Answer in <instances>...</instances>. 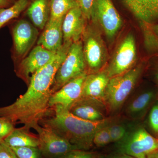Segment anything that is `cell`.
<instances>
[{"label": "cell", "mask_w": 158, "mask_h": 158, "mask_svg": "<svg viewBox=\"0 0 158 158\" xmlns=\"http://www.w3.org/2000/svg\"><path fill=\"white\" fill-rule=\"evenodd\" d=\"M87 65L83 52V43L78 40L72 43L64 61L58 69L51 88V94L77 77L88 73Z\"/></svg>", "instance_id": "4"}, {"label": "cell", "mask_w": 158, "mask_h": 158, "mask_svg": "<svg viewBox=\"0 0 158 158\" xmlns=\"http://www.w3.org/2000/svg\"><path fill=\"white\" fill-rule=\"evenodd\" d=\"M50 14L49 19H61L71 9L79 6L77 0H50Z\"/></svg>", "instance_id": "21"}, {"label": "cell", "mask_w": 158, "mask_h": 158, "mask_svg": "<svg viewBox=\"0 0 158 158\" xmlns=\"http://www.w3.org/2000/svg\"><path fill=\"white\" fill-rule=\"evenodd\" d=\"M85 19H86L79 6L68 11L62 22L63 43L80 40L86 28Z\"/></svg>", "instance_id": "14"}, {"label": "cell", "mask_w": 158, "mask_h": 158, "mask_svg": "<svg viewBox=\"0 0 158 158\" xmlns=\"http://www.w3.org/2000/svg\"><path fill=\"white\" fill-rule=\"evenodd\" d=\"M152 28L153 29L154 31L156 32V34L158 35V25L154 26Z\"/></svg>", "instance_id": "35"}, {"label": "cell", "mask_w": 158, "mask_h": 158, "mask_svg": "<svg viewBox=\"0 0 158 158\" xmlns=\"http://www.w3.org/2000/svg\"><path fill=\"white\" fill-rule=\"evenodd\" d=\"M50 0H34L29 6L27 14L34 26L43 30L48 21L50 14Z\"/></svg>", "instance_id": "19"}, {"label": "cell", "mask_w": 158, "mask_h": 158, "mask_svg": "<svg viewBox=\"0 0 158 158\" xmlns=\"http://www.w3.org/2000/svg\"><path fill=\"white\" fill-rule=\"evenodd\" d=\"M0 158H18L11 147L4 141L0 142Z\"/></svg>", "instance_id": "31"}, {"label": "cell", "mask_w": 158, "mask_h": 158, "mask_svg": "<svg viewBox=\"0 0 158 158\" xmlns=\"http://www.w3.org/2000/svg\"><path fill=\"white\" fill-rule=\"evenodd\" d=\"M83 36V52L89 73L100 71L108 58L107 51L101 35L98 30L89 26L85 28Z\"/></svg>", "instance_id": "6"}, {"label": "cell", "mask_w": 158, "mask_h": 158, "mask_svg": "<svg viewBox=\"0 0 158 158\" xmlns=\"http://www.w3.org/2000/svg\"><path fill=\"white\" fill-rule=\"evenodd\" d=\"M10 147H38L39 144L38 135L33 134L30 129L23 126L16 128L4 140Z\"/></svg>", "instance_id": "18"}, {"label": "cell", "mask_w": 158, "mask_h": 158, "mask_svg": "<svg viewBox=\"0 0 158 158\" xmlns=\"http://www.w3.org/2000/svg\"><path fill=\"white\" fill-rule=\"evenodd\" d=\"M11 148L18 158H40L41 155L38 147H11Z\"/></svg>", "instance_id": "26"}, {"label": "cell", "mask_w": 158, "mask_h": 158, "mask_svg": "<svg viewBox=\"0 0 158 158\" xmlns=\"http://www.w3.org/2000/svg\"><path fill=\"white\" fill-rule=\"evenodd\" d=\"M110 79L106 70L88 74L81 98L91 99L105 103V92Z\"/></svg>", "instance_id": "15"}, {"label": "cell", "mask_w": 158, "mask_h": 158, "mask_svg": "<svg viewBox=\"0 0 158 158\" xmlns=\"http://www.w3.org/2000/svg\"><path fill=\"white\" fill-rule=\"evenodd\" d=\"M38 30L25 20H20L12 27L14 54L16 57L25 55L34 45L38 37Z\"/></svg>", "instance_id": "12"}, {"label": "cell", "mask_w": 158, "mask_h": 158, "mask_svg": "<svg viewBox=\"0 0 158 158\" xmlns=\"http://www.w3.org/2000/svg\"><path fill=\"white\" fill-rule=\"evenodd\" d=\"M116 144V152L135 158H146L149 154L158 150V138L144 127L135 125L122 140Z\"/></svg>", "instance_id": "5"}, {"label": "cell", "mask_w": 158, "mask_h": 158, "mask_svg": "<svg viewBox=\"0 0 158 158\" xmlns=\"http://www.w3.org/2000/svg\"><path fill=\"white\" fill-rule=\"evenodd\" d=\"M72 114L88 121H101L107 118L104 103L91 99L80 98L69 110Z\"/></svg>", "instance_id": "13"}, {"label": "cell", "mask_w": 158, "mask_h": 158, "mask_svg": "<svg viewBox=\"0 0 158 158\" xmlns=\"http://www.w3.org/2000/svg\"><path fill=\"white\" fill-rule=\"evenodd\" d=\"M63 19H49L38 40V45L54 53H57L61 49L63 44L62 30Z\"/></svg>", "instance_id": "16"}, {"label": "cell", "mask_w": 158, "mask_h": 158, "mask_svg": "<svg viewBox=\"0 0 158 158\" xmlns=\"http://www.w3.org/2000/svg\"><path fill=\"white\" fill-rule=\"evenodd\" d=\"M77 1L86 19H91L95 0H77Z\"/></svg>", "instance_id": "30"}, {"label": "cell", "mask_w": 158, "mask_h": 158, "mask_svg": "<svg viewBox=\"0 0 158 158\" xmlns=\"http://www.w3.org/2000/svg\"><path fill=\"white\" fill-rule=\"evenodd\" d=\"M28 0H18L9 8H0V29L13 19L16 18L27 6Z\"/></svg>", "instance_id": "22"}, {"label": "cell", "mask_w": 158, "mask_h": 158, "mask_svg": "<svg viewBox=\"0 0 158 158\" xmlns=\"http://www.w3.org/2000/svg\"><path fill=\"white\" fill-rule=\"evenodd\" d=\"M15 128V125L12 122L0 116V142L4 141Z\"/></svg>", "instance_id": "27"}, {"label": "cell", "mask_w": 158, "mask_h": 158, "mask_svg": "<svg viewBox=\"0 0 158 158\" xmlns=\"http://www.w3.org/2000/svg\"><path fill=\"white\" fill-rule=\"evenodd\" d=\"M88 74H83L72 79L52 94L49 102V109L56 105H60L69 110L81 98L83 85Z\"/></svg>", "instance_id": "11"}, {"label": "cell", "mask_w": 158, "mask_h": 158, "mask_svg": "<svg viewBox=\"0 0 158 158\" xmlns=\"http://www.w3.org/2000/svg\"><path fill=\"white\" fill-rule=\"evenodd\" d=\"M146 158H158V150L149 154Z\"/></svg>", "instance_id": "34"}, {"label": "cell", "mask_w": 158, "mask_h": 158, "mask_svg": "<svg viewBox=\"0 0 158 158\" xmlns=\"http://www.w3.org/2000/svg\"><path fill=\"white\" fill-rule=\"evenodd\" d=\"M153 91H145L136 95L129 102L126 113L133 119L140 118L154 98Z\"/></svg>", "instance_id": "20"}, {"label": "cell", "mask_w": 158, "mask_h": 158, "mask_svg": "<svg viewBox=\"0 0 158 158\" xmlns=\"http://www.w3.org/2000/svg\"><path fill=\"white\" fill-rule=\"evenodd\" d=\"M34 129L38 134V148L44 157L60 158L73 150L78 149L66 139L40 125L35 127Z\"/></svg>", "instance_id": "9"}, {"label": "cell", "mask_w": 158, "mask_h": 158, "mask_svg": "<svg viewBox=\"0 0 158 158\" xmlns=\"http://www.w3.org/2000/svg\"><path fill=\"white\" fill-rule=\"evenodd\" d=\"M56 53L44 48L41 46H37L16 67V75L29 85L32 76L48 64Z\"/></svg>", "instance_id": "10"}, {"label": "cell", "mask_w": 158, "mask_h": 158, "mask_svg": "<svg viewBox=\"0 0 158 158\" xmlns=\"http://www.w3.org/2000/svg\"><path fill=\"white\" fill-rule=\"evenodd\" d=\"M98 153L81 149L73 150L60 158H98Z\"/></svg>", "instance_id": "28"}, {"label": "cell", "mask_w": 158, "mask_h": 158, "mask_svg": "<svg viewBox=\"0 0 158 158\" xmlns=\"http://www.w3.org/2000/svg\"><path fill=\"white\" fill-rule=\"evenodd\" d=\"M62 63L56 57L31 77L27 91L13 103L0 108V116L13 124L34 129L49 115V102L54 77Z\"/></svg>", "instance_id": "1"}, {"label": "cell", "mask_w": 158, "mask_h": 158, "mask_svg": "<svg viewBox=\"0 0 158 158\" xmlns=\"http://www.w3.org/2000/svg\"><path fill=\"white\" fill-rule=\"evenodd\" d=\"M156 78L157 79V80H158V73L157 74Z\"/></svg>", "instance_id": "36"}, {"label": "cell", "mask_w": 158, "mask_h": 158, "mask_svg": "<svg viewBox=\"0 0 158 158\" xmlns=\"http://www.w3.org/2000/svg\"><path fill=\"white\" fill-rule=\"evenodd\" d=\"M142 72V65H138L110 79L105 94V103L108 111L116 112L122 107L135 87Z\"/></svg>", "instance_id": "3"}, {"label": "cell", "mask_w": 158, "mask_h": 158, "mask_svg": "<svg viewBox=\"0 0 158 158\" xmlns=\"http://www.w3.org/2000/svg\"><path fill=\"white\" fill-rule=\"evenodd\" d=\"M140 22L151 24L158 20V0H122Z\"/></svg>", "instance_id": "17"}, {"label": "cell", "mask_w": 158, "mask_h": 158, "mask_svg": "<svg viewBox=\"0 0 158 158\" xmlns=\"http://www.w3.org/2000/svg\"><path fill=\"white\" fill-rule=\"evenodd\" d=\"M134 125L119 121L113 118L108 124L112 142L117 143L122 140L128 134Z\"/></svg>", "instance_id": "23"}, {"label": "cell", "mask_w": 158, "mask_h": 158, "mask_svg": "<svg viewBox=\"0 0 158 158\" xmlns=\"http://www.w3.org/2000/svg\"><path fill=\"white\" fill-rule=\"evenodd\" d=\"M50 109L53 116L44 117L39 122V125L52 130L78 149L88 151L92 148L95 133L113 118L107 117L101 121H88L74 116L60 105Z\"/></svg>", "instance_id": "2"}, {"label": "cell", "mask_w": 158, "mask_h": 158, "mask_svg": "<svg viewBox=\"0 0 158 158\" xmlns=\"http://www.w3.org/2000/svg\"><path fill=\"white\" fill-rule=\"evenodd\" d=\"M90 20L98 24L109 40H113L123 25L112 0H95Z\"/></svg>", "instance_id": "7"}, {"label": "cell", "mask_w": 158, "mask_h": 158, "mask_svg": "<svg viewBox=\"0 0 158 158\" xmlns=\"http://www.w3.org/2000/svg\"><path fill=\"white\" fill-rule=\"evenodd\" d=\"M108 124L101 128L94 136L93 144L97 147H104L112 142L108 128Z\"/></svg>", "instance_id": "25"}, {"label": "cell", "mask_w": 158, "mask_h": 158, "mask_svg": "<svg viewBox=\"0 0 158 158\" xmlns=\"http://www.w3.org/2000/svg\"><path fill=\"white\" fill-rule=\"evenodd\" d=\"M10 3V0H0V8H4Z\"/></svg>", "instance_id": "33"}, {"label": "cell", "mask_w": 158, "mask_h": 158, "mask_svg": "<svg viewBox=\"0 0 158 158\" xmlns=\"http://www.w3.org/2000/svg\"><path fill=\"white\" fill-rule=\"evenodd\" d=\"M140 24L144 35L145 47L149 50H156L158 49V35L153 28L150 27V24L143 22H140Z\"/></svg>", "instance_id": "24"}, {"label": "cell", "mask_w": 158, "mask_h": 158, "mask_svg": "<svg viewBox=\"0 0 158 158\" xmlns=\"http://www.w3.org/2000/svg\"><path fill=\"white\" fill-rule=\"evenodd\" d=\"M137 48L134 35L129 33L120 42L106 71L110 78L126 72L135 63Z\"/></svg>", "instance_id": "8"}, {"label": "cell", "mask_w": 158, "mask_h": 158, "mask_svg": "<svg viewBox=\"0 0 158 158\" xmlns=\"http://www.w3.org/2000/svg\"><path fill=\"white\" fill-rule=\"evenodd\" d=\"M98 158H135L131 156L121 153L115 152L106 155H100Z\"/></svg>", "instance_id": "32"}, {"label": "cell", "mask_w": 158, "mask_h": 158, "mask_svg": "<svg viewBox=\"0 0 158 158\" xmlns=\"http://www.w3.org/2000/svg\"><path fill=\"white\" fill-rule=\"evenodd\" d=\"M148 124L153 133L158 136V103L154 105L150 112Z\"/></svg>", "instance_id": "29"}]
</instances>
